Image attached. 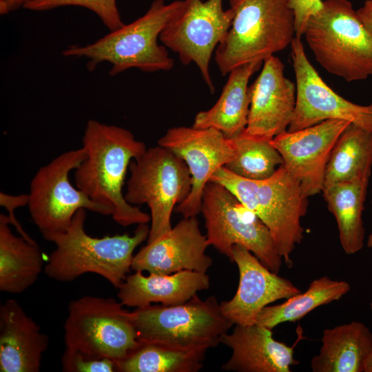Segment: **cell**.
Returning a JSON list of instances; mask_svg holds the SVG:
<instances>
[{
  "instance_id": "6da1fadb",
  "label": "cell",
  "mask_w": 372,
  "mask_h": 372,
  "mask_svg": "<svg viewBox=\"0 0 372 372\" xmlns=\"http://www.w3.org/2000/svg\"><path fill=\"white\" fill-rule=\"evenodd\" d=\"M82 147L85 158L74 169L75 185L93 201L113 210V220L127 227L148 223L150 215L127 202L123 186L131 161L147 147L121 127L96 120L86 124Z\"/></svg>"
},
{
  "instance_id": "7a4b0ae2",
  "label": "cell",
  "mask_w": 372,
  "mask_h": 372,
  "mask_svg": "<svg viewBox=\"0 0 372 372\" xmlns=\"http://www.w3.org/2000/svg\"><path fill=\"white\" fill-rule=\"evenodd\" d=\"M85 209H80L67 229L43 235L55 245L44 273L50 278L63 282L92 273L118 288L132 269L134 249L147 240L150 227L142 223L137 225L133 235L96 238L85 231Z\"/></svg>"
},
{
  "instance_id": "3957f363",
  "label": "cell",
  "mask_w": 372,
  "mask_h": 372,
  "mask_svg": "<svg viewBox=\"0 0 372 372\" xmlns=\"http://www.w3.org/2000/svg\"><path fill=\"white\" fill-rule=\"evenodd\" d=\"M183 1L166 3L154 0L141 17L85 45H72L62 54L68 58H85L87 68L93 71L101 63H109L110 76L137 68L145 72L167 71L174 66L165 45L158 39L167 23L180 12Z\"/></svg>"
},
{
  "instance_id": "277c9868",
  "label": "cell",
  "mask_w": 372,
  "mask_h": 372,
  "mask_svg": "<svg viewBox=\"0 0 372 372\" xmlns=\"http://www.w3.org/2000/svg\"><path fill=\"white\" fill-rule=\"evenodd\" d=\"M209 181L226 187L262 220L278 254L291 268V254L303 238L300 219L307 212L308 198L285 167L280 165L271 176L263 180L245 178L222 167Z\"/></svg>"
},
{
  "instance_id": "5b68a950",
  "label": "cell",
  "mask_w": 372,
  "mask_h": 372,
  "mask_svg": "<svg viewBox=\"0 0 372 372\" xmlns=\"http://www.w3.org/2000/svg\"><path fill=\"white\" fill-rule=\"evenodd\" d=\"M290 0H229L231 25L218 44L215 61L223 76L243 64L263 61L296 37Z\"/></svg>"
},
{
  "instance_id": "8992f818",
  "label": "cell",
  "mask_w": 372,
  "mask_h": 372,
  "mask_svg": "<svg viewBox=\"0 0 372 372\" xmlns=\"http://www.w3.org/2000/svg\"><path fill=\"white\" fill-rule=\"evenodd\" d=\"M303 36L318 63L347 82L372 75V39L348 0H324Z\"/></svg>"
},
{
  "instance_id": "52a82bcc",
  "label": "cell",
  "mask_w": 372,
  "mask_h": 372,
  "mask_svg": "<svg viewBox=\"0 0 372 372\" xmlns=\"http://www.w3.org/2000/svg\"><path fill=\"white\" fill-rule=\"evenodd\" d=\"M132 312L140 342L181 349L216 347L234 325L214 296L201 300L196 294L182 304H149Z\"/></svg>"
},
{
  "instance_id": "ba28073f",
  "label": "cell",
  "mask_w": 372,
  "mask_h": 372,
  "mask_svg": "<svg viewBox=\"0 0 372 372\" xmlns=\"http://www.w3.org/2000/svg\"><path fill=\"white\" fill-rule=\"evenodd\" d=\"M112 298L84 296L72 300L63 324L65 348L116 362L140 344L132 312Z\"/></svg>"
},
{
  "instance_id": "9c48e42d",
  "label": "cell",
  "mask_w": 372,
  "mask_h": 372,
  "mask_svg": "<svg viewBox=\"0 0 372 372\" xmlns=\"http://www.w3.org/2000/svg\"><path fill=\"white\" fill-rule=\"evenodd\" d=\"M129 170L125 198L132 205L149 207L151 225L147 242H151L172 229L174 209L191 191V174L183 159L158 145L132 160Z\"/></svg>"
},
{
  "instance_id": "30bf717a",
  "label": "cell",
  "mask_w": 372,
  "mask_h": 372,
  "mask_svg": "<svg viewBox=\"0 0 372 372\" xmlns=\"http://www.w3.org/2000/svg\"><path fill=\"white\" fill-rule=\"evenodd\" d=\"M200 213L207 242L232 262V247L242 246L270 271L278 273L282 258L262 220L224 186L209 181L204 190Z\"/></svg>"
},
{
  "instance_id": "8fae6325",
  "label": "cell",
  "mask_w": 372,
  "mask_h": 372,
  "mask_svg": "<svg viewBox=\"0 0 372 372\" xmlns=\"http://www.w3.org/2000/svg\"><path fill=\"white\" fill-rule=\"evenodd\" d=\"M84 158L83 147L65 152L40 167L32 178L28 206L42 236L67 229L80 209L112 216V208L93 201L70 182V172Z\"/></svg>"
},
{
  "instance_id": "7c38bea8",
  "label": "cell",
  "mask_w": 372,
  "mask_h": 372,
  "mask_svg": "<svg viewBox=\"0 0 372 372\" xmlns=\"http://www.w3.org/2000/svg\"><path fill=\"white\" fill-rule=\"evenodd\" d=\"M233 18L230 8L224 10L223 0H185L183 8L159 37L163 45L176 53L183 65H197L212 93L215 87L209 72L210 60Z\"/></svg>"
},
{
  "instance_id": "4fadbf2b",
  "label": "cell",
  "mask_w": 372,
  "mask_h": 372,
  "mask_svg": "<svg viewBox=\"0 0 372 372\" xmlns=\"http://www.w3.org/2000/svg\"><path fill=\"white\" fill-rule=\"evenodd\" d=\"M290 46L296 100L287 130H300L329 119L347 121L372 130V103L367 105L354 103L329 87L308 59L301 39L295 37Z\"/></svg>"
},
{
  "instance_id": "5bb4252c",
  "label": "cell",
  "mask_w": 372,
  "mask_h": 372,
  "mask_svg": "<svg viewBox=\"0 0 372 372\" xmlns=\"http://www.w3.org/2000/svg\"><path fill=\"white\" fill-rule=\"evenodd\" d=\"M161 145L183 159L192 176V188L187 198L176 207L183 218L200 213L202 198L213 174L236 154L231 138L214 128L179 126L169 129L159 138Z\"/></svg>"
},
{
  "instance_id": "9a60e30c",
  "label": "cell",
  "mask_w": 372,
  "mask_h": 372,
  "mask_svg": "<svg viewBox=\"0 0 372 372\" xmlns=\"http://www.w3.org/2000/svg\"><path fill=\"white\" fill-rule=\"evenodd\" d=\"M350 123L329 119L300 130H286L271 139L283 159V165L298 181L307 198L322 192L331 150Z\"/></svg>"
},
{
  "instance_id": "2e32d148",
  "label": "cell",
  "mask_w": 372,
  "mask_h": 372,
  "mask_svg": "<svg viewBox=\"0 0 372 372\" xmlns=\"http://www.w3.org/2000/svg\"><path fill=\"white\" fill-rule=\"evenodd\" d=\"M231 253L232 262L239 271L238 286L233 298L220 302V307L234 325L254 324L264 307L301 292L289 280L270 271L246 248L235 245Z\"/></svg>"
},
{
  "instance_id": "e0dca14e",
  "label": "cell",
  "mask_w": 372,
  "mask_h": 372,
  "mask_svg": "<svg viewBox=\"0 0 372 372\" xmlns=\"http://www.w3.org/2000/svg\"><path fill=\"white\" fill-rule=\"evenodd\" d=\"M208 247L196 216L183 218L169 231L143 246L134 256L131 269L155 274L183 270L207 273L213 262L205 253Z\"/></svg>"
},
{
  "instance_id": "ac0fdd59",
  "label": "cell",
  "mask_w": 372,
  "mask_h": 372,
  "mask_svg": "<svg viewBox=\"0 0 372 372\" xmlns=\"http://www.w3.org/2000/svg\"><path fill=\"white\" fill-rule=\"evenodd\" d=\"M250 106L246 131L273 138L286 131L291 121L296 100V84L284 74V64L272 55L249 86Z\"/></svg>"
},
{
  "instance_id": "d6986e66",
  "label": "cell",
  "mask_w": 372,
  "mask_h": 372,
  "mask_svg": "<svg viewBox=\"0 0 372 372\" xmlns=\"http://www.w3.org/2000/svg\"><path fill=\"white\" fill-rule=\"evenodd\" d=\"M220 343L232 351L222 369L236 372H291L299 363L293 357L294 345L288 346L273 338L272 329L254 324L235 325Z\"/></svg>"
},
{
  "instance_id": "ffe728a7",
  "label": "cell",
  "mask_w": 372,
  "mask_h": 372,
  "mask_svg": "<svg viewBox=\"0 0 372 372\" xmlns=\"http://www.w3.org/2000/svg\"><path fill=\"white\" fill-rule=\"evenodd\" d=\"M48 345V336L16 300L1 305V372H39Z\"/></svg>"
},
{
  "instance_id": "44dd1931",
  "label": "cell",
  "mask_w": 372,
  "mask_h": 372,
  "mask_svg": "<svg viewBox=\"0 0 372 372\" xmlns=\"http://www.w3.org/2000/svg\"><path fill=\"white\" fill-rule=\"evenodd\" d=\"M207 273L183 270L171 274L127 275L118 287L117 296L127 307H143L152 303L175 305L184 303L197 293L209 289Z\"/></svg>"
},
{
  "instance_id": "7402d4cb",
  "label": "cell",
  "mask_w": 372,
  "mask_h": 372,
  "mask_svg": "<svg viewBox=\"0 0 372 372\" xmlns=\"http://www.w3.org/2000/svg\"><path fill=\"white\" fill-rule=\"evenodd\" d=\"M262 63V61H256L231 70L216 103L209 110L197 113L192 126L216 129L228 138L243 132L247 125L250 106L248 83Z\"/></svg>"
},
{
  "instance_id": "603a6c76",
  "label": "cell",
  "mask_w": 372,
  "mask_h": 372,
  "mask_svg": "<svg viewBox=\"0 0 372 372\" xmlns=\"http://www.w3.org/2000/svg\"><path fill=\"white\" fill-rule=\"evenodd\" d=\"M322 343L311 361L313 372H362L372 349V332L364 324L353 321L324 329Z\"/></svg>"
},
{
  "instance_id": "cb8c5ba5",
  "label": "cell",
  "mask_w": 372,
  "mask_h": 372,
  "mask_svg": "<svg viewBox=\"0 0 372 372\" xmlns=\"http://www.w3.org/2000/svg\"><path fill=\"white\" fill-rule=\"evenodd\" d=\"M43 268L37 243L14 235L0 214V291L19 294L31 287Z\"/></svg>"
},
{
  "instance_id": "d4e9b609",
  "label": "cell",
  "mask_w": 372,
  "mask_h": 372,
  "mask_svg": "<svg viewBox=\"0 0 372 372\" xmlns=\"http://www.w3.org/2000/svg\"><path fill=\"white\" fill-rule=\"evenodd\" d=\"M370 177H358L335 183L322 190L329 211L335 217L344 252L353 254L364 245L362 218Z\"/></svg>"
},
{
  "instance_id": "484cf974",
  "label": "cell",
  "mask_w": 372,
  "mask_h": 372,
  "mask_svg": "<svg viewBox=\"0 0 372 372\" xmlns=\"http://www.w3.org/2000/svg\"><path fill=\"white\" fill-rule=\"evenodd\" d=\"M371 166L372 130L350 123L331 150L325 169L323 189L358 177H370Z\"/></svg>"
},
{
  "instance_id": "4316f807",
  "label": "cell",
  "mask_w": 372,
  "mask_h": 372,
  "mask_svg": "<svg viewBox=\"0 0 372 372\" xmlns=\"http://www.w3.org/2000/svg\"><path fill=\"white\" fill-rule=\"evenodd\" d=\"M350 289L347 281L322 276L313 280L306 291L287 298L283 303L264 307L256 324L273 329L280 323L296 322L317 307L340 300Z\"/></svg>"
},
{
  "instance_id": "83f0119b",
  "label": "cell",
  "mask_w": 372,
  "mask_h": 372,
  "mask_svg": "<svg viewBox=\"0 0 372 372\" xmlns=\"http://www.w3.org/2000/svg\"><path fill=\"white\" fill-rule=\"evenodd\" d=\"M206 352L141 342L116 364L121 372H197L203 366Z\"/></svg>"
},
{
  "instance_id": "f1b7e54d",
  "label": "cell",
  "mask_w": 372,
  "mask_h": 372,
  "mask_svg": "<svg viewBox=\"0 0 372 372\" xmlns=\"http://www.w3.org/2000/svg\"><path fill=\"white\" fill-rule=\"evenodd\" d=\"M236 156L224 167L233 174L250 180L271 176L284 161L271 139L249 134L246 130L231 138Z\"/></svg>"
},
{
  "instance_id": "f546056e",
  "label": "cell",
  "mask_w": 372,
  "mask_h": 372,
  "mask_svg": "<svg viewBox=\"0 0 372 372\" xmlns=\"http://www.w3.org/2000/svg\"><path fill=\"white\" fill-rule=\"evenodd\" d=\"M68 6H80L92 11L110 31L124 25L116 0H29L23 8L33 11H45Z\"/></svg>"
},
{
  "instance_id": "4dcf8cb0",
  "label": "cell",
  "mask_w": 372,
  "mask_h": 372,
  "mask_svg": "<svg viewBox=\"0 0 372 372\" xmlns=\"http://www.w3.org/2000/svg\"><path fill=\"white\" fill-rule=\"evenodd\" d=\"M62 370L66 372L118 371L116 362L109 358H94L65 348L61 358Z\"/></svg>"
},
{
  "instance_id": "1f68e13d",
  "label": "cell",
  "mask_w": 372,
  "mask_h": 372,
  "mask_svg": "<svg viewBox=\"0 0 372 372\" xmlns=\"http://www.w3.org/2000/svg\"><path fill=\"white\" fill-rule=\"evenodd\" d=\"M295 17L296 37L301 39L309 19L323 6L322 0H290Z\"/></svg>"
},
{
  "instance_id": "d6a6232c",
  "label": "cell",
  "mask_w": 372,
  "mask_h": 372,
  "mask_svg": "<svg viewBox=\"0 0 372 372\" xmlns=\"http://www.w3.org/2000/svg\"><path fill=\"white\" fill-rule=\"evenodd\" d=\"M29 200L28 194L10 195L4 192H0V205L6 208L8 215L1 214L8 224L14 227L21 236L28 241L37 243L23 229L21 225L17 220L14 210L19 207L28 205Z\"/></svg>"
},
{
  "instance_id": "836d02e7",
  "label": "cell",
  "mask_w": 372,
  "mask_h": 372,
  "mask_svg": "<svg viewBox=\"0 0 372 372\" xmlns=\"http://www.w3.org/2000/svg\"><path fill=\"white\" fill-rule=\"evenodd\" d=\"M357 11V14L372 39V0H367Z\"/></svg>"
},
{
  "instance_id": "e575fe53",
  "label": "cell",
  "mask_w": 372,
  "mask_h": 372,
  "mask_svg": "<svg viewBox=\"0 0 372 372\" xmlns=\"http://www.w3.org/2000/svg\"><path fill=\"white\" fill-rule=\"evenodd\" d=\"M29 0H0V14H6L12 12L24 5Z\"/></svg>"
},
{
  "instance_id": "d590c367",
  "label": "cell",
  "mask_w": 372,
  "mask_h": 372,
  "mask_svg": "<svg viewBox=\"0 0 372 372\" xmlns=\"http://www.w3.org/2000/svg\"><path fill=\"white\" fill-rule=\"evenodd\" d=\"M364 372H372V349L364 361Z\"/></svg>"
},
{
  "instance_id": "8d00e7d4",
  "label": "cell",
  "mask_w": 372,
  "mask_h": 372,
  "mask_svg": "<svg viewBox=\"0 0 372 372\" xmlns=\"http://www.w3.org/2000/svg\"><path fill=\"white\" fill-rule=\"evenodd\" d=\"M371 203H372V200H371ZM366 245H367L368 247L372 248V232H371V234L369 235V236L368 238Z\"/></svg>"
},
{
  "instance_id": "74e56055",
  "label": "cell",
  "mask_w": 372,
  "mask_h": 372,
  "mask_svg": "<svg viewBox=\"0 0 372 372\" xmlns=\"http://www.w3.org/2000/svg\"><path fill=\"white\" fill-rule=\"evenodd\" d=\"M370 307H371V311H372V302H371V304H370Z\"/></svg>"
}]
</instances>
